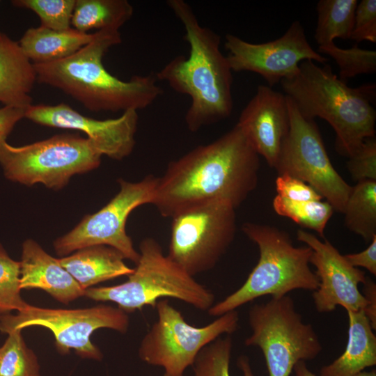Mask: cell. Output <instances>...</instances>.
<instances>
[{
  "mask_svg": "<svg viewBox=\"0 0 376 376\" xmlns=\"http://www.w3.org/2000/svg\"><path fill=\"white\" fill-rule=\"evenodd\" d=\"M166 4L184 26L189 54L177 56L155 75L191 98L185 119L189 131L196 132L230 116L233 71L220 50V36L199 24L190 5L184 0H168Z\"/></svg>",
  "mask_w": 376,
  "mask_h": 376,
  "instance_id": "obj_2",
  "label": "cell"
},
{
  "mask_svg": "<svg viewBox=\"0 0 376 376\" xmlns=\"http://www.w3.org/2000/svg\"><path fill=\"white\" fill-rule=\"evenodd\" d=\"M290 127L274 169L312 187L343 213L352 187L333 166L314 120L303 117L288 97Z\"/></svg>",
  "mask_w": 376,
  "mask_h": 376,
  "instance_id": "obj_12",
  "label": "cell"
},
{
  "mask_svg": "<svg viewBox=\"0 0 376 376\" xmlns=\"http://www.w3.org/2000/svg\"><path fill=\"white\" fill-rule=\"evenodd\" d=\"M318 52L332 58L339 68V78L346 79L362 74L376 72V52L359 47L357 44L348 49L338 47L334 42L318 47Z\"/></svg>",
  "mask_w": 376,
  "mask_h": 376,
  "instance_id": "obj_29",
  "label": "cell"
},
{
  "mask_svg": "<svg viewBox=\"0 0 376 376\" xmlns=\"http://www.w3.org/2000/svg\"><path fill=\"white\" fill-rule=\"evenodd\" d=\"M139 258L128 279L112 286L89 288L85 296L97 301H111L125 313L155 308L164 298H173L196 309L207 311L214 302V293L165 256L152 237L139 245Z\"/></svg>",
  "mask_w": 376,
  "mask_h": 376,
  "instance_id": "obj_6",
  "label": "cell"
},
{
  "mask_svg": "<svg viewBox=\"0 0 376 376\" xmlns=\"http://www.w3.org/2000/svg\"><path fill=\"white\" fill-rule=\"evenodd\" d=\"M171 219L167 256L192 276L213 269L235 238V208L226 201L198 205Z\"/></svg>",
  "mask_w": 376,
  "mask_h": 376,
  "instance_id": "obj_10",
  "label": "cell"
},
{
  "mask_svg": "<svg viewBox=\"0 0 376 376\" xmlns=\"http://www.w3.org/2000/svg\"><path fill=\"white\" fill-rule=\"evenodd\" d=\"M26 110L4 106L0 108V143L6 141L16 123L24 118Z\"/></svg>",
  "mask_w": 376,
  "mask_h": 376,
  "instance_id": "obj_36",
  "label": "cell"
},
{
  "mask_svg": "<svg viewBox=\"0 0 376 376\" xmlns=\"http://www.w3.org/2000/svg\"><path fill=\"white\" fill-rule=\"evenodd\" d=\"M350 39L357 44L363 40L376 42V1L362 0L357 3Z\"/></svg>",
  "mask_w": 376,
  "mask_h": 376,
  "instance_id": "obj_33",
  "label": "cell"
},
{
  "mask_svg": "<svg viewBox=\"0 0 376 376\" xmlns=\"http://www.w3.org/2000/svg\"><path fill=\"white\" fill-rule=\"evenodd\" d=\"M348 339L344 352L324 366L320 376H354L376 364V336L363 310L347 311Z\"/></svg>",
  "mask_w": 376,
  "mask_h": 376,
  "instance_id": "obj_21",
  "label": "cell"
},
{
  "mask_svg": "<svg viewBox=\"0 0 376 376\" xmlns=\"http://www.w3.org/2000/svg\"><path fill=\"white\" fill-rule=\"evenodd\" d=\"M19 263L21 290L41 289L63 304L85 295V290L62 267L58 259L31 239L23 243Z\"/></svg>",
  "mask_w": 376,
  "mask_h": 376,
  "instance_id": "obj_18",
  "label": "cell"
},
{
  "mask_svg": "<svg viewBox=\"0 0 376 376\" xmlns=\"http://www.w3.org/2000/svg\"><path fill=\"white\" fill-rule=\"evenodd\" d=\"M259 169V155L235 125L215 141L171 162L158 178L152 204L170 218L215 200L236 209L256 188Z\"/></svg>",
  "mask_w": 376,
  "mask_h": 376,
  "instance_id": "obj_1",
  "label": "cell"
},
{
  "mask_svg": "<svg viewBox=\"0 0 376 376\" xmlns=\"http://www.w3.org/2000/svg\"><path fill=\"white\" fill-rule=\"evenodd\" d=\"M248 319L252 334L244 344L261 350L269 376H290L298 361L312 360L322 350L313 326L303 321L289 295L253 304Z\"/></svg>",
  "mask_w": 376,
  "mask_h": 376,
  "instance_id": "obj_8",
  "label": "cell"
},
{
  "mask_svg": "<svg viewBox=\"0 0 376 376\" xmlns=\"http://www.w3.org/2000/svg\"><path fill=\"white\" fill-rule=\"evenodd\" d=\"M280 83L303 117L320 118L331 126L339 155L350 157L366 139L375 136L376 111L371 103L375 84L351 88L329 65L321 67L311 60L301 61L299 71Z\"/></svg>",
  "mask_w": 376,
  "mask_h": 376,
  "instance_id": "obj_4",
  "label": "cell"
},
{
  "mask_svg": "<svg viewBox=\"0 0 376 376\" xmlns=\"http://www.w3.org/2000/svg\"><path fill=\"white\" fill-rule=\"evenodd\" d=\"M293 371L295 376H316L308 368L304 361H298L294 366Z\"/></svg>",
  "mask_w": 376,
  "mask_h": 376,
  "instance_id": "obj_38",
  "label": "cell"
},
{
  "mask_svg": "<svg viewBox=\"0 0 376 376\" xmlns=\"http://www.w3.org/2000/svg\"><path fill=\"white\" fill-rule=\"evenodd\" d=\"M102 156L88 138L77 134H58L19 147L0 143V165L8 180L56 190L74 175L97 169Z\"/></svg>",
  "mask_w": 376,
  "mask_h": 376,
  "instance_id": "obj_7",
  "label": "cell"
},
{
  "mask_svg": "<svg viewBox=\"0 0 376 376\" xmlns=\"http://www.w3.org/2000/svg\"><path fill=\"white\" fill-rule=\"evenodd\" d=\"M24 118L43 126L84 132L102 155L121 160L133 151L139 116L127 110L116 118L97 120L84 116L65 103L31 104Z\"/></svg>",
  "mask_w": 376,
  "mask_h": 376,
  "instance_id": "obj_16",
  "label": "cell"
},
{
  "mask_svg": "<svg viewBox=\"0 0 376 376\" xmlns=\"http://www.w3.org/2000/svg\"><path fill=\"white\" fill-rule=\"evenodd\" d=\"M95 36V32L82 33L73 28L56 31L40 26L28 29L18 42L33 64L48 63L72 55Z\"/></svg>",
  "mask_w": 376,
  "mask_h": 376,
  "instance_id": "obj_22",
  "label": "cell"
},
{
  "mask_svg": "<svg viewBox=\"0 0 376 376\" xmlns=\"http://www.w3.org/2000/svg\"><path fill=\"white\" fill-rule=\"evenodd\" d=\"M224 47L233 72H252L263 77L272 87L299 71V63L311 60L327 64V57L314 50L304 28L295 20L280 38L263 43H252L226 34Z\"/></svg>",
  "mask_w": 376,
  "mask_h": 376,
  "instance_id": "obj_14",
  "label": "cell"
},
{
  "mask_svg": "<svg viewBox=\"0 0 376 376\" xmlns=\"http://www.w3.org/2000/svg\"><path fill=\"white\" fill-rule=\"evenodd\" d=\"M118 182L120 190L106 205L86 215L72 230L54 241L57 255L66 256L85 247L104 245L136 264L140 255L126 233V222L136 207L152 203L158 178L150 175L136 182L123 179Z\"/></svg>",
  "mask_w": 376,
  "mask_h": 376,
  "instance_id": "obj_13",
  "label": "cell"
},
{
  "mask_svg": "<svg viewBox=\"0 0 376 376\" xmlns=\"http://www.w3.org/2000/svg\"><path fill=\"white\" fill-rule=\"evenodd\" d=\"M127 313L109 305L100 304L79 309H52L29 305L16 314L0 315V331L8 334L30 326H41L54 334L57 350H70L81 358L100 361L102 353L91 340L97 329H111L125 334L129 327Z\"/></svg>",
  "mask_w": 376,
  "mask_h": 376,
  "instance_id": "obj_11",
  "label": "cell"
},
{
  "mask_svg": "<svg viewBox=\"0 0 376 376\" xmlns=\"http://www.w3.org/2000/svg\"><path fill=\"white\" fill-rule=\"evenodd\" d=\"M363 285V297L366 301V306L363 311L374 330L376 329V285L368 277Z\"/></svg>",
  "mask_w": 376,
  "mask_h": 376,
  "instance_id": "obj_37",
  "label": "cell"
},
{
  "mask_svg": "<svg viewBox=\"0 0 376 376\" xmlns=\"http://www.w3.org/2000/svg\"><path fill=\"white\" fill-rule=\"evenodd\" d=\"M20 291V263L13 260L0 244V315L29 306Z\"/></svg>",
  "mask_w": 376,
  "mask_h": 376,
  "instance_id": "obj_30",
  "label": "cell"
},
{
  "mask_svg": "<svg viewBox=\"0 0 376 376\" xmlns=\"http://www.w3.org/2000/svg\"><path fill=\"white\" fill-rule=\"evenodd\" d=\"M343 213L345 226L370 242L376 236V181H361L352 187Z\"/></svg>",
  "mask_w": 376,
  "mask_h": 376,
  "instance_id": "obj_24",
  "label": "cell"
},
{
  "mask_svg": "<svg viewBox=\"0 0 376 376\" xmlns=\"http://www.w3.org/2000/svg\"><path fill=\"white\" fill-rule=\"evenodd\" d=\"M155 308L157 319L142 338L138 353L143 362L162 367L164 376H183L203 348L238 328L236 310L198 327L189 324L167 299L159 300Z\"/></svg>",
  "mask_w": 376,
  "mask_h": 376,
  "instance_id": "obj_9",
  "label": "cell"
},
{
  "mask_svg": "<svg viewBox=\"0 0 376 376\" xmlns=\"http://www.w3.org/2000/svg\"><path fill=\"white\" fill-rule=\"evenodd\" d=\"M122 42L119 31H95L94 39L72 55L48 63L33 64L36 80L62 91L92 111H139L163 93L155 74L123 81L109 73L102 59Z\"/></svg>",
  "mask_w": 376,
  "mask_h": 376,
  "instance_id": "obj_3",
  "label": "cell"
},
{
  "mask_svg": "<svg viewBox=\"0 0 376 376\" xmlns=\"http://www.w3.org/2000/svg\"><path fill=\"white\" fill-rule=\"evenodd\" d=\"M0 376H42L38 358L26 345L22 330L8 333L0 347Z\"/></svg>",
  "mask_w": 376,
  "mask_h": 376,
  "instance_id": "obj_28",
  "label": "cell"
},
{
  "mask_svg": "<svg viewBox=\"0 0 376 376\" xmlns=\"http://www.w3.org/2000/svg\"><path fill=\"white\" fill-rule=\"evenodd\" d=\"M11 2L16 7L35 13L40 20V26L56 31L72 28L76 0H14Z\"/></svg>",
  "mask_w": 376,
  "mask_h": 376,
  "instance_id": "obj_31",
  "label": "cell"
},
{
  "mask_svg": "<svg viewBox=\"0 0 376 376\" xmlns=\"http://www.w3.org/2000/svg\"><path fill=\"white\" fill-rule=\"evenodd\" d=\"M297 239L313 251L310 264L315 266L314 273L319 280L313 293L317 311L332 312L338 306L347 311L363 310L367 303L359 284L365 283L366 273L353 267L327 240L322 241L301 229L297 230Z\"/></svg>",
  "mask_w": 376,
  "mask_h": 376,
  "instance_id": "obj_15",
  "label": "cell"
},
{
  "mask_svg": "<svg viewBox=\"0 0 376 376\" xmlns=\"http://www.w3.org/2000/svg\"><path fill=\"white\" fill-rule=\"evenodd\" d=\"M354 376H376L375 370H372L370 371H361Z\"/></svg>",
  "mask_w": 376,
  "mask_h": 376,
  "instance_id": "obj_39",
  "label": "cell"
},
{
  "mask_svg": "<svg viewBox=\"0 0 376 376\" xmlns=\"http://www.w3.org/2000/svg\"><path fill=\"white\" fill-rule=\"evenodd\" d=\"M36 81L33 64L19 42L0 30V102L26 109L33 104L30 93Z\"/></svg>",
  "mask_w": 376,
  "mask_h": 376,
  "instance_id": "obj_19",
  "label": "cell"
},
{
  "mask_svg": "<svg viewBox=\"0 0 376 376\" xmlns=\"http://www.w3.org/2000/svg\"><path fill=\"white\" fill-rule=\"evenodd\" d=\"M232 348L233 340L230 336L219 337L206 345L198 353L191 366L194 376H230ZM237 364L243 376H254L246 356L239 357Z\"/></svg>",
  "mask_w": 376,
  "mask_h": 376,
  "instance_id": "obj_26",
  "label": "cell"
},
{
  "mask_svg": "<svg viewBox=\"0 0 376 376\" xmlns=\"http://www.w3.org/2000/svg\"><path fill=\"white\" fill-rule=\"evenodd\" d=\"M272 207L279 215L315 231L322 237L334 211L327 201H295L278 195L273 199Z\"/></svg>",
  "mask_w": 376,
  "mask_h": 376,
  "instance_id": "obj_27",
  "label": "cell"
},
{
  "mask_svg": "<svg viewBox=\"0 0 376 376\" xmlns=\"http://www.w3.org/2000/svg\"><path fill=\"white\" fill-rule=\"evenodd\" d=\"M183 376H185V375H183Z\"/></svg>",
  "mask_w": 376,
  "mask_h": 376,
  "instance_id": "obj_40",
  "label": "cell"
},
{
  "mask_svg": "<svg viewBox=\"0 0 376 376\" xmlns=\"http://www.w3.org/2000/svg\"><path fill=\"white\" fill-rule=\"evenodd\" d=\"M277 195L295 201H322L323 197L305 182L289 175H278Z\"/></svg>",
  "mask_w": 376,
  "mask_h": 376,
  "instance_id": "obj_34",
  "label": "cell"
},
{
  "mask_svg": "<svg viewBox=\"0 0 376 376\" xmlns=\"http://www.w3.org/2000/svg\"><path fill=\"white\" fill-rule=\"evenodd\" d=\"M344 256L353 267H363L374 276L376 275V236L363 251Z\"/></svg>",
  "mask_w": 376,
  "mask_h": 376,
  "instance_id": "obj_35",
  "label": "cell"
},
{
  "mask_svg": "<svg viewBox=\"0 0 376 376\" xmlns=\"http://www.w3.org/2000/svg\"><path fill=\"white\" fill-rule=\"evenodd\" d=\"M124 260L116 249L96 245L79 249L58 261L86 290L99 283L132 274L134 269L129 267Z\"/></svg>",
  "mask_w": 376,
  "mask_h": 376,
  "instance_id": "obj_20",
  "label": "cell"
},
{
  "mask_svg": "<svg viewBox=\"0 0 376 376\" xmlns=\"http://www.w3.org/2000/svg\"><path fill=\"white\" fill-rule=\"evenodd\" d=\"M242 230L258 245L259 260L242 286L214 304L209 315L219 317L265 295L281 297L295 290H317L319 280L309 266V246H294L287 232L270 225L246 222Z\"/></svg>",
  "mask_w": 376,
  "mask_h": 376,
  "instance_id": "obj_5",
  "label": "cell"
},
{
  "mask_svg": "<svg viewBox=\"0 0 376 376\" xmlns=\"http://www.w3.org/2000/svg\"><path fill=\"white\" fill-rule=\"evenodd\" d=\"M357 0H320L314 38L319 45L334 43L335 38L350 39Z\"/></svg>",
  "mask_w": 376,
  "mask_h": 376,
  "instance_id": "obj_25",
  "label": "cell"
},
{
  "mask_svg": "<svg viewBox=\"0 0 376 376\" xmlns=\"http://www.w3.org/2000/svg\"><path fill=\"white\" fill-rule=\"evenodd\" d=\"M133 13L127 0H76L71 25L82 33L91 29L119 31Z\"/></svg>",
  "mask_w": 376,
  "mask_h": 376,
  "instance_id": "obj_23",
  "label": "cell"
},
{
  "mask_svg": "<svg viewBox=\"0 0 376 376\" xmlns=\"http://www.w3.org/2000/svg\"><path fill=\"white\" fill-rule=\"evenodd\" d=\"M349 158L347 167L352 179L357 182L376 181V138L366 139Z\"/></svg>",
  "mask_w": 376,
  "mask_h": 376,
  "instance_id": "obj_32",
  "label": "cell"
},
{
  "mask_svg": "<svg viewBox=\"0 0 376 376\" xmlns=\"http://www.w3.org/2000/svg\"><path fill=\"white\" fill-rule=\"evenodd\" d=\"M236 125L259 156L274 168L290 127L286 95L269 86H258Z\"/></svg>",
  "mask_w": 376,
  "mask_h": 376,
  "instance_id": "obj_17",
  "label": "cell"
}]
</instances>
